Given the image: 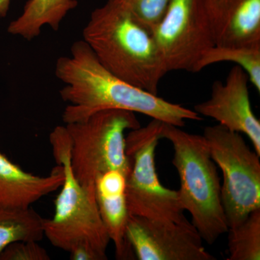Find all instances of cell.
<instances>
[{
    "label": "cell",
    "mask_w": 260,
    "mask_h": 260,
    "mask_svg": "<svg viewBox=\"0 0 260 260\" xmlns=\"http://www.w3.org/2000/svg\"><path fill=\"white\" fill-rule=\"evenodd\" d=\"M55 75L64 84L59 93L68 104L62 114L66 124L86 120L95 113L111 109L139 113L181 128L186 120L203 119L194 111L137 88L112 74L83 40L72 45L70 56L57 59Z\"/></svg>",
    "instance_id": "cell-1"
},
{
    "label": "cell",
    "mask_w": 260,
    "mask_h": 260,
    "mask_svg": "<svg viewBox=\"0 0 260 260\" xmlns=\"http://www.w3.org/2000/svg\"><path fill=\"white\" fill-rule=\"evenodd\" d=\"M83 41L103 66L118 78L158 95L167 74L153 31L118 3L108 2L92 12Z\"/></svg>",
    "instance_id": "cell-2"
},
{
    "label": "cell",
    "mask_w": 260,
    "mask_h": 260,
    "mask_svg": "<svg viewBox=\"0 0 260 260\" xmlns=\"http://www.w3.org/2000/svg\"><path fill=\"white\" fill-rule=\"evenodd\" d=\"M160 139L174 148L172 162L180 180L178 191L184 211L203 240L214 244L229 230L221 200V184L217 166L203 135L186 133L162 122Z\"/></svg>",
    "instance_id": "cell-3"
},
{
    "label": "cell",
    "mask_w": 260,
    "mask_h": 260,
    "mask_svg": "<svg viewBox=\"0 0 260 260\" xmlns=\"http://www.w3.org/2000/svg\"><path fill=\"white\" fill-rule=\"evenodd\" d=\"M56 164L63 167L64 180L56 197L55 213L44 219V237L53 246L69 252L75 246L91 248L101 260L107 259L110 238L103 223L95 194L75 177L70 161V140L65 126H57L49 137Z\"/></svg>",
    "instance_id": "cell-4"
},
{
    "label": "cell",
    "mask_w": 260,
    "mask_h": 260,
    "mask_svg": "<svg viewBox=\"0 0 260 260\" xmlns=\"http://www.w3.org/2000/svg\"><path fill=\"white\" fill-rule=\"evenodd\" d=\"M65 126L73 172L89 193L95 195V179L103 173L117 170L127 177L131 164L126 153L125 132L140 127L135 113L104 110Z\"/></svg>",
    "instance_id": "cell-5"
},
{
    "label": "cell",
    "mask_w": 260,
    "mask_h": 260,
    "mask_svg": "<svg viewBox=\"0 0 260 260\" xmlns=\"http://www.w3.org/2000/svg\"><path fill=\"white\" fill-rule=\"evenodd\" d=\"M212 158L223 173L221 200L229 229L260 209L259 155L240 133L216 124L203 132Z\"/></svg>",
    "instance_id": "cell-6"
},
{
    "label": "cell",
    "mask_w": 260,
    "mask_h": 260,
    "mask_svg": "<svg viewBox=\"0 0 260 260\" xmlns=\"http://www.w3.org/2000/svg\"><path fill=\"white\" fill-rule=\"evenodd\" d=\"M162 121L153 119L146 126L131 130L126 137V153L131 168L126 183L129 215L154 220H186L178 191L162 185L155 167V150Z\"/></svg>",
    "instance_id": "cell-7"
},
{
    "label": "cell",
    "mask_w": 260,
    "mask_h": 260,
    "mask_svg": "<svg viewBox=\"0 0 260 260\" xmlns=\"http://www.w3.org/2000/svg\"><path fill=\"white\" fill-rule=\"evenodd\" d=\"M152 31L167 73H195L202 57L215 46L207 0H171Z\"/></svg>",
    "instance_id": "cell-8"
},
{
    "label": "cell",
    "mask_w": 260,
    "mask_h": 260,
    "mask_svg": "<svg viewBox=\"0 0 260 260\" xmlns=\"http://www.w3.org/2000/svg\"><path fill=\"white\" fill-rule=\"evenodd\" d=\"M126 237L139 260H215L191 222L129 215Z\"/></svg>",
    "instance_id": "cell-9"
},
{
    "label": "cell",
    "mask_w": 260,
    "mask_h": 260,
    "mask_svg": "<svg viewBox=\"0 0 260 260\" xmlns=\"http://www.w3.org/2000/svg\"><path fill=\"white\" fill-rule=\"evenodd\" d=\"M248 81L244 70L236 65L224 83L214 82L210 99L197 104L194 111L232 131L246 135L260 155V121L251 109Z\"/></svg>",
    "instance_id": "cell-10"
},
{
    "label": "cell",
    "mask_w": 260,
    "mask_h": 260,
    "mask_svg": "<svg viewBox=\"0 0 260 260\" xmlns=\"http://www.w3.org/2000/svg\"><path fill=\"white\" fill-rule=\"evenodd\" d=\"M207 2L215 46L260 44V0Z\"/></svg>",
    "instance_id": "cell-11"
},
{
    "label": "cell",
    "mask_w": 260,
    "mask_h": 260,
    "mask_svg": "<svg viewBox=\"0 0 260 260\" xmlns=\"http://www.w3.org/2000/svg\"><path fill=\"white\" fill-rule=\"evenodd\" d=\"M126 183V174L117 170L103 173L98 176L95 181L98 208L108 235L114 242L118 259H133L135 257L126 237L129 217Z\"/></svg>",
    "instance_id": "cell-12"
},
{
    "label": "cell",
    "mask_w": 260,
    "mask_h": 260,
    "mask_svg": "<svg viewBox=\"0 0 260 260\" xmlns=\"http://www.w3.org/2000/svg\"><path fill=\"white\" fill-rule=\"evenodd\" d=\"M64 180L61 165L54 167L49 176L41 177L25 172L0 152V205L29 208L57 190Z\"/></svg>",
    "instance_id": "cell-13"
},
{
    "label": "cell",
    "mask_w": 260,
    "mask_h": 260,
    "mask_svg": "<svg viewBox=\"0 0 260 260\" xmlns=\"http://www.w3.org/2000/svg\"><path fill=\"white\" fill-rule=\"evenodd\" d=\"M78 5L77 0H28L20 16L10 23L8 32L30 41L39 37L46 25L56 31Z\"/></svg>",
    "instance_id": "cell-14"
},
{
    "label": "cell",
    "mask_w": 260,
    "mask_h": 260,
    "mask_svg": "<svg viewBox=\"0 0 260 260\" xmlns=\"http://www.w3.org/2000/svg\"><path fill=\"white\" fill-rule=\"evenodd\" d=\"M44 219L30 207L0 205V254L12 243L40 242L44 237Z\"/></svg>",
    "instance_id": "cell-15"
},
{
    "label": "cell",
    "mask_w": 260,
    "mask_h": 260,
    "mask_svg": "<svg viewBox=\"0 0 260 260\" xmlns=\"http://www.w3.org/2000/svg\"><path fill=\"white\" fill-rule=\"evenodd\" d=\"M222 61H229L241 67L248 75L249 81L260 93V44L229 47L215 46L200 59L195 73Z\"/></svg>",
    "instance_id": "cell-16"
},
{
    "label": "cell",
    "mask_w": 260,
    "mask_h": 260,
    "mask_svg": "<svg viewBox=\"0 0 260 260\" xmlns=\"http://www.w3.org/2000/svg\"><path fill=\"white\" fill-rule=\"evenodd\" d=\"M227 233L228 260L260 259V209L253 211Z\"/></svg>",
    "instance_id": "cell-17"
},
{
    "label": "cell",
    "mask_w": 260,
    "mask_h": 260,
    "mask_svg": "<svg viewBox=\"0 0 260 260\" xmlns=\"http://www.w3.org/2000/svg\"><path fill=\"white\" fill-rule=\"evenodd\" d=\"M118 3L142 25L153 30L167 12L171 0H107Z\"/></svg>",
    "instance_id": "cell-18"
},
{
    "label": "cell",
    "mask_w": 260,
    "mask_h": 260,
    "mask_svg": "<svg viewBox=\"0 0 260 260\" xmlns=\"http://www.w3.org/2000/svg\"><path fill=\"white\" fill-rule=\"evenodd\" d=\"M47 250L35 241L12 243L2 251L0 260H49Z\"/></svg>",
    "instance_id": "cell-19"
},
{
    "label": "cell",
    "mask_w": 260,
    "mask_h": 260,
    "mask_svg": "<svg viewBox=\"0 0 260 260\" xmlns=\"http://www.w3.org/2000/svg\"><path fill=\"white\" fill-rule=\"evenodd\" d=\"M69 253L72 260H101L91 248L84 244L74 246Z\"/></svg>",
    "instance_id": "cell-20"
},
{
    "label": "cell",
    "mask_w": 260,
    "mask_h": 260,
    "mask_svg": "<svg viewBox=\"0 0 260 260\" xmlns=\"http://www.w3.org/2000/svg\"><path fill=\"white\" fill-rule=\"evenodd\" d=\"M10 1L11 0H0V17L5 18L9 11Z\"/></svg>",
    "instance_id": "cell-21"
},
{
    "label": "cell",
    "mask_w": 260,
    "mask_h": 260,
    "mask_svg": "<svg viewBox=\"0 0 260 260\" xmlns=\"http://www.w3.org/2000/svg\"><path fill=\"white\" fill-rule=\"evenodd\" d=\"M208 1L212 2V3H214V2L218 1V0H208Z\"/></svg>",
    "instance_id": "cell-22"
}]
</instances>
